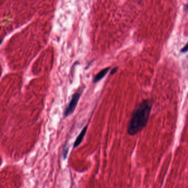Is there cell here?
I'll list each match as a JSON object with an SVG mask.
<instances>
[{
    "label": "cell",
    "instance_id": "obj_1",
    "mask_svg": "<svg viewBox=\"0 0 188 188\" xmlns=\"http://www.w3.org/2000/svg\"><path fill=\"white\" fill-rule=\"evenodd\" d=\"M152 106L151 99H146L142 101L134 109L128 128V133L130 135H135L146 126Z\"/></svg>",
    "mask_w": 188,
    "mask_h": 188
},
{
    "label": "cell",
    "instance_id": "obj_2",
    "mask_svg": "<svg viewBox=\"0 0 188 188\" xmlns=\"http://www.w3.org/2000/svg\"><path fill=\"white\" fill-rule=\"evenodd\" d=\"M81 94L79 92H76L72 94L67 106L66 107L64 112L65 117H67L74 113V111L78 104V101Z\"/></svg>",
    "mask_w": 188,
    "mask_h": 188
},
{
    "label": "cell",
    "instance_id": "obj_3",
    "mask_svg": "<svg viewBox=\"0 0 188 188\" xmlns=\"http://www.w3.org/2000/svg\"><path fill=\"white\" fill-rule=\"evenodd\" d=\"M87 125H86L85 127H84V128H83L82 131H81V133L78 135V136L76 138L75 141L74 142V145H73L74 148H77L78 146H79L81 145V142H82L83 138H84L86 133H87Z\"/></svg>",
    "mask_w": 188,
    "mask_h": 188
},
{
    "label": "cell",
    "instance_id": "obj_4",
    "mask_svg": "<svg viewBox=\"0 0 188 188\" xmlns=\"http://www.w3.org/2000/svg\"><path fill=\"white\" fill-rule=\"evenodd\" d=\"M110 69V67H107L106 69H104L101 71L98 74H96V75L94 77L93 79V83H96L98 82L99 81H100L101 79H102L106 76V74L108 72Z\"/></svg>",
    "mask_w": 188,
    "mask_h": 188
},
{
    "label": "cell",
    "instance_id": "obj_5",
    "mask_svg": "<svg viewBox=\"0 0 188 188\" xmlns=\"http://www.w3.org/2000/svg\"><path fill=\"white\" fill-rule=\"evenodd\" d=\"M69 148H70V146H69L68 143H66V145H65L64 148L62 150V158H63L64 160L67 159L69 151Z\"/></svg>",
    "mask_w": 188,
    "mask_h": 188
},
{
    "label": "cell",
    "instance_id": "obj_6",
    "mask_svg": "<svg viewBox=\"0 0 188 188\" xmlns=\"http://www.w3.org/2000/svg\"><path fill=\"white\" fill-rule=\"evenodd\" d=\"M188 51V43L186 44V45L183 48H182V49L181 50V52H187Z\"/></svg>",
    "mask_w": 188,
    "mask_h": 188
},
{
    "label": "cell",
    "instance_id": "obj_7",
    "mask_svg": "<svg viewBox=\"0 0 188 188\" xmlns=\"http://www.w3.org/2000/svg\"><path fill=\"white\" fill-rule=\"evenodd\" d=\"M117 70H118V67H115V68H114V69H113V70L111 71V72H110V75L114 74L117 71Z\"/></svg>",
    "mask_w": 188,
    "mask_h": 188
},
{
    "label": "cell",
    "instance_id": "obj_8",
    "mask_svg": "<svg viewBox=\"0 0 188 188\" xmlns=\"http://www.w3.org/2000/svg\"></svg>",
    "mask_w": 188,
    "mask_h": 188
}]
</instances>
